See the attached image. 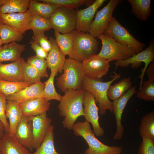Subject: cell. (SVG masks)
I'll return each instance as SVG.
<instances>
[{
    "mask_svg": "<svg viewBox=\"0 0 154 154\" xmlns=\"http://www.w3.org/2000/svg\"><path fill=\"white\" fill-rule=\"evenodd\" d=\"M96 102L94 95L89 91L86 90L83 100L84 117L86 121L92 124L94 134L97 136L101 137L104 134V131L99 123V109L97 106Z\"/></svg>",
    "mask_w": 154,
    "mask_h": 154,
    "instance_id": "11",
    "label": "cell"
},
{
    "mask_svg": "<svg viewBox=\"0 0 154 154\" xmlns=\"http://www.w3.org/2000/svg\"><path fill=\"white\" fill-rule=\"evenodd\" d=\"M141 137L154 140V112L152 111L142 118L139 127Z\"/></svg>",
    "mask_w": 154,
    "mask_h": 154,
    "instance_id": "28",
    "label": "cell"
},
{
    "mask_svg": "<svg viewBox=\"0 0 154 154\" xmlns=\"http://www.w3.org/2000/svg\"><path fill=\"white\" fill-rule=\"evenodd\" d=\"M0 154H2V153H1V151L0 150Z\"/></svg>",
    "mask_w": 154,
    "mask_h": 154,
    "instance_id": "48",
    "label": "cell"
},
{
    "mask_svg": "<svg viewBox=\"0 0 154 154\" xmlns=\"http://www.w3.org/2000/svg\"><path fill=\"white\" fill-rule=\"evenodd\" d=\"M102 44L99 57L110 62L126 60L135 55V52L128 46L120 43L110 37L104 34L99 36Z\"/></svg>",
    "mask_w": 154,
    "mask_h": 154,
    "instance_id": "6",
    "label": "cell"
},
{
    "mask_svg": "<svg viewBox=\"0 0 154 154\" xmlns=\"http://www.w3.org/2000/svg\"><path fill=\"white\" fill-rule=\"evenodd\" d=\"M114 154V153H112V154Z\"/></svg>",
    "mask_w": 154,
    "mask_h": 154,
    "instance_id": "49",
    "label": "cell"
},
{
    "mask_svg": "<svg viewBox=\"0 0 154 154\" xmlns=\"http://www.w3.org/2000/svg\"><path fill=\"white\" fill-rule=\"evenodd\" d=\"M30 28L33 34L43 33L52 28L49 19L35 15H32Z\"/></svg>",
    "mask_w": 154,
    "mask_h": 154,
    "instance_id": "36",
    "label": "cell"
},
{
    "mask_svg": "<svg viewBox=\"0 0 154 154\" xmlns=\"http://www.w3.org/2000/svg\"><path fill=\"white\" fill-rule=\"evenodd\" d=\"M110 63L108 60L99 57L96 54L84 60L82 64L86 77L100 79L108 73Z\"/></svg>",
    "mask_w": 154,
    "mask_h": 154,
    "instance_id": "12",
    "label": "cell"
},
{
    "mask_svg": "<svg viewBox=\"0 0 154 154\" xmlns=\"http://www.w3.org/2000/svg\"><path fill=\"white\" fill-rule=\"evenodd\" d=\"M49 40L52 44V48L46 59L48 67L51 70H56L61 73L66 59L65 55L61 51L54 38L50 37Z\"/></svg>",
    "mask_w": 154,
    "mask_h": 154,
    "instance_id": "21",
    "label": "cell"
},
{
    "mask_svg": "<svg viewBox=\"0 0 154 154\" xmlns=\"http://www.w3.org/2000/svg\"><path fill=\"white\" fill-rule=\"evenodd\" d=\"M31 47L35 52L36 56L43 59H46L48 53L45 51L38 44L33 40L30 42Z\"/></svg>",
    "mask_w": 154,
    "mask_h": 154,
    "instance_id": "43",
    "label": "cell"
},
{
    "mask_svg": "<svg viewBox=\"0 0 154 154\" xmlns=\"http://www.w3.org/2000/svg\"><path fill=\"white\" fill-rule=\"evenodd\" d=\"M54 126L52 125L43 142L35 152L31 154H60L54 147Z\"/></svg>",
    "mask_w": 154,
    "mask_h": 154,
    "instance_id": "35",
    "label": "cell"
},
{
    "mask_svg": "<svg viewBox=\"0 0 154 154\" xmlns=\"http://www.w3.org/2000/svg\"><path fill=\"white\" fill-rule=\"evenodd\" d=\"M50 103L44 97L31 99L19 103L23 116L31 117L47 112L50 108Z\"/></svg>",
    "mask_w": 154,
    "mask_h": 154,
    "instance_id": "19",
    "label": "cell"
},
{
    "mask_svg": "<svg viewBox=\"0 0 154 154\" xmlns=\"http://www.w3.org/2000/svg\"><path fill=\"white\" fill-rule=\"evenodd\" d=\"M44 82L41 81L27 87L18 92L6 96L7 100L22 102L37 98L44 97Z\"/></svg>",
    "mask_w": 154,
    "mask_h": 154,
    "instance_id": "18",
    "label": "cell"
},
{
    "mask_svg": "<svg viewBox=\"0 0 154 154\" xmlns=\"http://www.w3.org/2000/svg\"><path fill=\"white\" fill-rule=\"evenodd\" d=\"M30 0H6L0 7V13H23L27 11Z\"/></svg>",
    "mask_w": 154,
    "mask_h": 154,
    "instance_id": "27",
    "label": "cell"
},
{
    "mask_svg": "<svg viewBox=\"0 0 154 154\" xmlns=\"http://www.w3.org/2000/svg\"><path fill=\"white\" fill-rule=\"evenodd\" d=\"M23 58L7 64L0 62V80L7 81H23L21 67Z\"/></svg>",
    "mask_w": 154,
    "mask_h": 154,
    "instance_id": "20",
    "label": "cell"
},
{
    "mask_svg": "<svg viewBox=\"0 0 154 154\" xmlns=\"http://www.w3.org/2000/svg\"><path fill=\"white\" fill-rule=\"evenodd\" d=\"M5 116L9 120V133L13 136L16 127L23 115L18 102L7 100Z\"/></svg>",
    "mask_w": 154,
    "mask_h": 154,
    "instance_id": "23",
    "label": "cell"
},
{
    "mask_svg": "<svg viewBox=\"0 0 154 154\" xmlns=\"http://www.w3.org/2000/svg\"><path fill=\"white\" fill-rule=\"evenodd\" d=\"M32 15L28 10L23 13H0V22L9 25L23 35L30 29Z\"/></svg>",
    "mask_w": 154,
    "mask_h": 154,
    "instance_id": "15",
    "label": "cell"
},
{
    "mask_svg": "<svg viewBox=\"0 0 154 154\" xmlns=\"http://www.w3.org/2000/svg\"><path fill=\"white\" fill-rule=\"evenodd\" d=\"M146 72L149 80H154V61H152L147 67Z\"/></svg>",
    "mask_w": 154,
    "mask_h": 154,
    "instance_id": "44",
    "label": "cell"
},
{
    "mask_svg": "<svg viewBox=\"0 0 154 154\" xmlns=\"http://www.w3.org/2000/svg\"><path fill=\"white\" fill-rule=\"evenodd\" d=\"M27 62L34 67L39 73L41 77H47L48 74L46 60L36 55L30 56L27 59Z\"/></svg>",
    "mask_w": 154,
    "mask_h": 154,
    "instance_id": "39",
    "label": "cell"
},
{
    "mask_svg": "<svg viewBox=\"0 0 154 154\" xmlns=\"http://www.w3.org/2000/svg\"><path fill=\"white\" fill-rule=\"evenodd\" d=\"M31 85L29 83L24 81L11 82L0 80V92L6 97L18 92Z\"/></svg>",
    "mask_w": 154,
    "mask_h": 154,
    "instance_id": "33",
    "label": "cell"
},
{
    "mask_svg": "<svg viewBox=\"0 0 154 154\" xmlns=\"http://www.w3.org/2000/svg\"><path fill=\"white\" fill-rule=\"evenodd\" d=\"M85 91L82 88L69 90L62 96L58 108L60 116L64 117L62 125L65 128L72 130L78 117L84 116L83 100Z\"/></svg>",
    "mask_w": 154,
    "mask_h": 154,
    "instance_id": "1",
    "label": "cell"
},
{
    "mask_svg": "<svg viewBox=\"0 0 154 154\" xmlns=\"http://www.w3.org/2000/svg\"><path fill=\"white\" fill-rule=\"evenodd\" d=\"M121 73H115L112 76V79L104 82L101 78L92 79L85 77L82 84V88L88 91L94 96L96 102L98 103L100 113L102 115L105 114L107 110L113 113L112 102L110 100L107 95L108 88L111 84L119 78Z\"/></svg>",
    "mask_w": 154,
    "mask_h": 154,
    "instance_id": "3",
    "label": "cell"
},
{
    "mask_svg": "<svg viewBox=\"0 0 154 154\" xmlns=\"http://www.w3.org/2000/svg\"><path fill=\"white\" fill-rule=\"evenodd\" d=\"M0 35L3 44L21 41L23 35L10 26L0 22Z\"/></svg>",
    "mask_w": 154,
    "mask_h": 154,
    "instance_id": "30",
    "label": "cell"
},
{
    "mask_svg": "<svg viewBox=\"0 0 154 154\" xmlns=\"http://www.w3.org/2000/svg\"><path fill=\"white\" fill-rule=\"evenodd\" d=\"M13 136L21 145L32 151L34 137L30 117L23 116L16 127Z\"/></svg>",
    "mask_w": 154,
    "mask_h": 154,
    "instance_id": "16",
    "label": "cell"
},
{
    "mask_svg": "<svg viewBox=\"0 0 154 154\" xmlns=\"http://www.w3.org/2000/svg\"><path fill=\"white\" fill-rule=\"evenodd\" d=\"M73 36L72 48L69 58L82 62L96 54L99 42L88 33L75 30L72 32Z\"/></svg>",
    "mask_w": 154,
    "mask_h": 154,
    "instance_id": "5",
    "label": "cell"
},
{
    "mask_svg": "<svg viewBox=\"0 0 154 154\" xmlns=\"http://www.w3.org/2000/svg\"><path fill=\"white\" fill-rule=\"evenodd\" d=\"M6 133L5 125L0 119V140L3 138Z\"/></svg>",
    "mask_w": 154,
    "mask_h": 154,
    "instance_id": "45",
    "label": "cell"
},
{
    "mask_svg": "<svg viewBox=\"0 0 154 154\" xmlns=\"http://www.w3.org/2000/svg\"><path fill=\"white\" fill-rule=\"evenodd\" d=\"M58 7L53 4L30 0L28 10L32 15H38L49 19Z\"/></svg>",
    "mask_w": 154,
    "mask_h": 154,
    "instance_id": "25",
    "label": "cell"
},
{
    "mask_svg": "<svg viewBox=\"0 0 154 154\" xmlns=\"http://www.w3.org/2000/svg\"><path fill=\"white\" fill-rule=\"evenodd\" d=\"M52 28L61 34H67L76 30V11L58 7L49 19Z\"/></svg>",
    "mask_w": 154,
    "mask_h": 154,
    "instance_id": "8",
    "label": "cell"
},
{
    "mask_svg": "<svg viewBox=\"0 0 154 154\" xmlns=\"http://www.w3.org/2000/svg\"><path fill=\"white\" fill-rule=\"evenodd\" d=\"M30 118L34 137L33 148L36 150L43 142L52 127V120L47 116L46 112Z\"/></svg>",
    "mask_w": 154,
    "mask_h": 154,
    "instance_id": "13",
    "label": "cell"
},
{
    "mask_svg": "<svg viewBox=\"0 0 154 154\" xmlns=\"http://www.w3.org/2000/svg\"><path fill=\"white\" fill-rule=\"evenodd\" d=\"M131 4V11L133 14L139 19L147 20L151 13V0H128Z\"/></svg>",
    "mask_w": 154,
    "mask_h": 154,
    "instance_id": "26",
    "label": "cell"
},
{
    "mask_svg": "<svg viewBox=\"0 0 154 154\" xmlns=\"http://www.w3.org/2000/svg\"><path fill=\"white\" fill-rule=\"evenodd\" d=\"M63 70V73L56 78V81L57 86L61 92L82 88L85 76L81 62L69 58L66 59Z\"/></svg>",
    "mask_w": 154,
    "mask_h": 154,
    "instance_id": "4",
    "label": "cell"
},
{
    "mask_svg": "<svg viewBox=\"0 0 154 154\" xmlns=\"http://www.w3.org/2000/svg\"><path fill=\"white\" fill-rule=\"evenodd\" d=\"M106 1V0H96L87 8L76 11V30L85 33L88 32L98 9Z\"/></svg>",
    "mask_w": 154,
    "mask_h": 154,
    "instance_id": "17",
    "label": "cell"
},
{
    "mask_svg": "<svg viewBox=\"0 0 154 154\" xmlns=\"http://www.w3.org/2000/svg\"><path fill=\"white\" fill-rule=\"evenodd\" d=\"M44 2L53 4L58 7H63L74 9L84 4L91 5L95 0H39Z\"/></svg>",
    "mask_w": 154,
    "mask_h": 154,
    "instance_id": "37",
    "label": "cell"
},
{
    "mask_svg": "<svg viewBox=\"0 0 154 154\" xmlns=\"http://www.w3.org/2000/svg\"><path fill=\"white\" fill-rule=\"evenodd\" d=\"M104 34L112 37L117 42L129 47L136 53L142 51L145 46L137 40L113 17Z\"/></svg>",
    "mask_w": 154,
    "mask_h": 154,
    "instance_id": "7",
    "label": "cell"
},
{
    "mask_svg": "<svg viewBox=\"0 0 154 154\" xmlns=\"http://www.w3.org/2000/svg\"><path fill=\"white\" fill-rule=\"evenodd\" d=\"M137 86L131 87L126 92L116 100L113 101V113L115 115L116 130L114 136L115 140L121 139L124 133V129L121 122L123 111L128 102L131 97L137 93Z\"/></svg>",
    "mask_w": 154,
    "mask_h": 154,
    "instance_id": "14",
    "label": "cell"
},
{
    "mask_svg": "<svg viewBox=\"0 0 154 154\" xmlns=\"http://www.w3.org/2000/svg\"><path fill=\"white\" fill-rule=\"evenodd\" d=\"M21 77L23 81L32 84L40 81L41 76L33 66L26 62L23 58L21 67Z\"/></svg>",
    "mask_w": 154,
    "mask_h": 154,
    "instance_id": "32",
    "label": "cell"
},
{
    "mask_svg": "<svg viewBox=\"0 0 154 154\" xmlns=\"http://www.w3.org/2000/svg\"><path fill=\"white\" fill-rule=\"evenodd\" d=\"M25 45L16 42L0 47V62L5 61L14 62L19 60L21 53L25 50Z\"/></svg>",
    "mask_w": 154,
    "mask_h": 154,
    "instance_id": "24",
    "label": "cell"
},
{
    "mask_svg": "<svg viewBox=\"0 0 154 154\" xmlns=\"http://www.w3.org/2000/svg\"><path fill=\"white\" fill-rule=\"evenodd\" d=\"M6 0H0V7L6 1Z\"/></svg>",
    "mask_w": 154,
    "mask_h": 154,
    "instance_id": "46",
    "label": "cell"
},
{
    "mask_svg": "<svg viewBox=\"0 0 154 154\" xmlns=\"http://www.w3.org/2000/svg\"><path fill=\"white\" fill-rule=\"evenodd\" d=\"M56 42L62 53L69 56L71 52L73 44V36L72 33L61 34L54 31Z\"/></svg>",
    "mask_w": 154,
    "mask_h": 154,
    "instance_id": "31",
    "label": "cell"
},
{
    "mask_svg": "<svg viewBox=\"0 0 154 154\" xmlns=\"http://www.w3.org/2000/svg\"><path fill=\"white\" fill-rule=\"evenodd\" d=\"M33 40L36 42L45 51L49 52L52 48V44L45 35L44 33L33 34Z\"/></svg>",
    "mask_w": 154,
    "mask_h": 154,
    "instance_id": "40",
    "label": "cell"
},
{
    "mask_svg": "<svg viewBox=\"0 0 154 154\" xmlns=\"http://www.w3.org/2000/svg\"><path fill=\"white\" fill-rule=\"evenodd\" d=\"M72 129L75 135L82 137L87 143L88 148L84 154H120L122 151L121 146H109L99 141L95 136L89 123L86 120L75 123Z\"/></svg>",
    "mask_w": 154,
    "mask_h": 154,
    "instance_id": "2",
    "label": "cell"
},
{
    "mask_svg": "<svg viewBox=\"0 0 154 154\" xmlns=\"http://www.w3.org/2000/svg\"><path fill=\"white\" fill-rule=\"evenodd\" d=\"M121 1L110 0L102 9L97 11L88 31L91 35L96 38L104 33L111 22L115 9Z\"/></svg>",
    "mask_w": 154,
    "mask_h": 154,
    "instance_id": "9",
    "label": "cell"
},
{
    "mask_svg": "<svg viewBox=\"0 0 154 154\" xmlns=\"http://www.w3.org/2000/svg\"><path fill=\"white\" fill-rule=\"evenodd\" d=\"M3 44L2 41V40L1 39L0 35V47L2 46V44Z\"/></svg>",
    "mask_w": 154,
    "mask_h": 154,
    "instance_id": "47",
    "label": "cell"
},
{
    "mask_svg": "<svg viewBox=\"0 0 154 154\" xmlns=\"http://www.w3.org/2000/svg\"><path fill=\"white\" fill-rule=\"evenodd\" d=\"M7 101L6 96L0 92V119L5 125L6 133H9V124L5 116Z\"/></svg>",
    "mask_w": 154,
    "mask_h": 154,
    "instance_id": "41",
    "label": "cell"
},
{
    "mask_svg": "<svg viewBox=\"0 0 154 154\" xmlns=\"http://www.w3.org/2000/svg\"><path fill=\"white\" fill-rule=\"evenodd\" d=\"M131 85L130 77L123 78L116 84L111 85L107 92L109 99L113 101L117 99L130 89Z\"/></svg>",
    "mask_w": 154,
    "mask_h": 154,
    "instance_id": "29",
    "label": "cell"
},
{
    "mask_svg": "<svg viewBox=\"0 0 154 154\" xmlns=\"http://www.w3.org/2000/svg\"><path fill=\"white\" fill-rule=\"evenodd\" d=\"M0 149L2 154H31L28 149L20 144L14 136L5 133L0 140Z\"/></svg>",
    "mask_w": 154,
    "mask_h": 154,
    "instance_id": "22",
    "label": "cell"
},
{
    "mask_svg": "<svg viewBox=\"0 0 154 154\" xmlns=\"http://www.w3.org/2000/svg\"><path fill=\"white\" fill-rule=\"evenodd\" d=\"M57 73L56 70H51L49 78L44 82V97L48 101L55 100L59 102L62 97L56 91L54 84V77Z\"/></svg>",
    "mask_w": 154,
    "mask_h": 154,
    "instance_id": "34",
    "label": "cell"
},
{
    "mask_svg": "<svg viewBox=\"0 0 154 154\" xmlns=\"http://www.w3.org/2000/svg\"><path fill=\"white\" fill-rule=\"evenodd\" d=\"M138 154H154V141L143 138L139 148Z\"/></svg>",
    "mask_w": 154,
    "mask_h": 154,
    "instance_id": "42",
    "label": "cell"
},
{
    "mask_svg": "<svg viewBox=\"0 0 154 154\" xmlns=\"http://www.w3.org/2000/svg\"><path fill=\"white\" fill-rule=\"evenodd\" d=\"M154 58V43L152 41L149 46L145 50L136 53L133 56L128 59L122 61H116L114 64L115 69L118 66L125 68L128 67L131 64L130 67L133 69L138 68L142 64V63H145V66L141 71V74L138 77L140 78L139 90L142 88V82L146 70L149 64L153 60Z\"/></svg>",
    "mask_w": 154,
    "mask_h": 154,
    "instance_id": "10",
    "label": "cell"
},
{
    "mask_svg": "<svg viewBox=\"0 0 154 154\" xmlns=\"http://www.w3.org/2000/svg\"><path fill=\"white\" fill-rule=\"evenodd\" d=\"M137 97L147 101H154V80L143 81L141 89L137 93Z\"/></svg>",
    "mask_w": 154,
    "mask_h": 154,
    "instance_id": "38",
    "label": "cell"
}]
</instances>
